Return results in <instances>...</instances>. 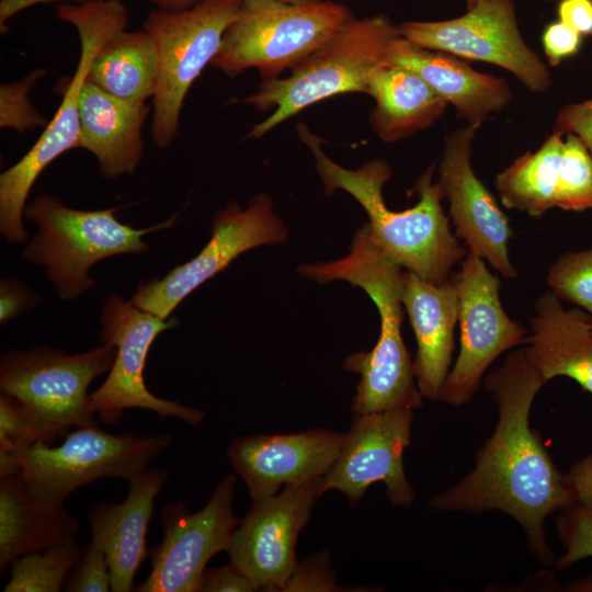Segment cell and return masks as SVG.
<instances>
[{
    "label": "cell",
    "instance_id": "cell-1",
    "mask_svg": "<svg viewBox=\"0 0 592 592\" xmlns=\"http://www.w3.org/2000/svg\"><path fill=\"white\" fill-rule=\"evenodd\" d=\"M545 384L524 348L512 350L486 376L485 387L498 409L493 432L476 452L474 468L433 496L429 506L437 512L502 511L520 524L532 555L551 565L545 521L573 504L576 497L567 474L558 471L530 426L533 401Z\"/></svg>",
    "mask_w": 592,
    "mask_h": 592
},
{
    "label": "cell",
    "instance_id": "cell-2",
    "mask_svg": "<svg viewBox=\"0 0 592 592\" xmlns=\"http://www.w3.org/2000/svg\"><path fill=\"white\" fill-rule=\"evenodd\" d=\"M297 129L316 159L326 193L343 190L362 205L371 234L385 253L426 282H447L452 269L468 250L451 231L449 217L442 206V190L439 182L432 181L435 166H429L415 182L417 204L396 212L385 204L383 196V187L392 175L385 160L374 159L355 170L343 168L325 153L320 138L306 125L299 123Z\"/></svg>",
    "mask_w": 592,
    "mask_h": 592
},
{
    "label": "cell",
    "instance_id": "cell-3",
    "mask_svg": "<svg viewBox=\"0 0 592 592\" xmlns=\"http://www.w3.org/2000/svg\"><path fill=\"white\" fill-rule=\"evenodd\" d=\"M298 272L315 282L345 281L360 287L378 309L380 332L377 343L371 351L353 353L343 362L344 369L361 376L352 411L367 413L421 408L423 396L401 335L405 271L376 243L368 224L355 232L345 257L330 262L301 264Z\"/></svg>",
    "mask_w": 592,
    "mask_h": 592
},
{
    "label": "cell",
    "instance_id": "cell-4",
    "mask_svg": "<svg viewBox=\"0 0 592 592\" xmlns=\"http://www.w3.org/2000/svg\"><path fill=\"white\" fill-rule=\"evenodd\" d=\"M401 36L386 14L350 19L321 47L291 69L286 78L263 80L242 103L265 112L263 122L247 134L258 139L301 110L328 98L365 93L371 72L386 61L395 39Z\"/></svg>",
    "mask_w": 592,
    "mask_h": 592
},
{
    "label": "cell",
    "instance_id": "cell-5",
    "mask_svg": "<svg viewBox=\"0 0 592 592\" xmlns=\"http://www.w3.org/2000/svg\"><path fill=\"white\" fill-rule=\"evenodd\" d=\"M56 15L71 24L80 41V56L68 80L61 103L34 146L0 175V231L10 243H23L25 203L39 174L55 159L79 148V96L90 65L103 44L126 30L129 12L122 0H90L56 5Z\"/></svg>",
    "mask_w": 592,
    "mask_h": 592
},
{
    "label": "cell",
    "instance_id": "cell-6",
    "mask_svg": "<svg viewBox=\"0 0 592 592\" xmlns=\"http://www.w3.org/2000/svg\"><path fill=\"white\" fill-rule=\"evenodd\" d=\"M351 10L331 0H242L210 65L229 77L257 69L273 80L327 43Z\"/></svg>",
    "mask_w": 592,
    "mask_h": 592
},
{
    "label": "cell",
    "instance_id": "cell-7",
    "mask_svg": "<svg viewBox=\"0 0 592 592\" xmlns=\"http://www.w3.org/2000/svg\"><path fill=\"white\" fill-rule=\"evenodd\" d=\"M123 206L98 210L68 207L58 197L43 194L24 209L37 225V232L23 250V258L46 267L47 277L59 297L72 300L83 295L94 281L89 270L99 261L124 253L148 250L143 237L171 228L177 216L158 225L136 229L121 223L115 212Z\"/></svg>",
    "mask_w": 592,
    "mask_h": 592
},
{
    "label": "cell",
    "instance_id": "cell-8",
    "mask_svg": "<svg viewBox=\"0 0 592 592\" xmlns=\"http://www.w3.org/2000/svg\"><path fill=\"white\" fill-rule=\"evenodd\" d=\"M115 356L116 348L106 343L78 354L45 345L11 349L0 360V389L22 403L38 442L50 445L72 428L96 425L88 388Z\"/></svg>",
    "mask_w": 592,
    "mask_h": 592
},
{
    "label": "cell",
    "instance_id": "cell-9",
    "mask_svg": "<svg viewBox=\"0 0 592 592\" xmlns=\"http://www.w3.org/2000/svg\"><path fill=\"white\" fill-rule=\"evenodd\" d=\"M172 442L169 434H112L96 425L77 428L61 444L36 442L11 453L29 493L47 504H65L70 493L101 478L130 481Z\"/></svg>",
    "mask_w": 592,
    "mask_h": 592
},
{
    "label": "cell",
    "instance_id": "cell-10",
    "mask_svg": "<svg viewBox=\"0 0 592 592\" xmlns=\"http://www.w3.org/2000/svg\"><path fill=\"white\" fill-rule=\"evenodd\" d=\"M242 0H202L183 10L155 8L143 29L157 52L158 75L152 96L150 135L166 149L179 134L185 96L218 52L225 30Z\"/></svg>",
    "mask_w": 592,
    "mask_h": 592
},
{
    "label": "cell",
    "instance_id": "cell-11",
    "mask_svg": "<svg viewBox=\"0 0 592 592\" xmlns=\"http://www.w3.org/2000/svg\"><path fill=\"white\" fill-rule=\"evenodd\" d=\"M101 323V339L116 348V356L106 379L89 394L90 410L111 425L121 420L126 409L134 408L178 418L194 426L201 424L205 417L202 410L157 397L145 383L149 349L161 332L177 326V319L160 318L112 294L103 305Z\"/></svg>",
    "mask_w": 592,
    "mask_h": 592
},
{
    "label": "cell",
    "instance_id": "cell-12",
    "mask_svg": "<svg viewBox=\"0 0 592 592\" xmlns=\"http://www.w3.org/2000/svg\"><path fill=\"white\" fill-rule=\"evenodd\" d=\"M399 30L417 46L501 67L531 92L543 93L551 86L547 66L521 34L514 0H486L460 16L406 21Z\"/></svg>",
    "mask_w": 592,
    "mask_h": 592
},
{
    "label": "cell",
    "instance_id": "cell-13",
    "mask_svg": "<svg viewBox=\"0 0 592 592\" xmlns=\"http://www.w3.org/2000/svg\"><path fill=\"white\" fill-rule=\"evenodd\" d=\"M451 280L458 298L459 352L439 400L458 407L476 396L499 355L525 343L526 331L504 311L500 280L482 258L468 251Z\"/></svg>",
    "mask_w": 592,
    "mask_h": 592
},
{
    "label": "cell",
    "instance_id": "cell-14",
    "mask_svg": "<svg viewBox=\"0 0 592 592\" xmlns=\"http://www.w3.org/2000/svg\"><path fill=\"white\" fill-rule=\"evenodd\" d=\"M288 229L274 213L269 194L252 197L247 207L230 201L217 210L212 236L193 259L170 270L163 277L141 281L132 297L138 308L168 319L174 308L243 252L260 246L281 244Z\"/></svg>",
    "mask_w": 592,
    "mask_h": 592
},
{
    "label": "cell",
    "instance_id": "cell-15",
    "mask_svg": "<svg viewBox=\"0 0 592 592\" xmlns=\"http://www.w3.org/2000/svg\"><path fill=\"white\" fill-rule=\"evenodd\" d=\"M236 477L227 475L206 505L191 513L181 501L161 510V542L149 550L150 572L137 592H196L209 559L227 551L240 524L232 511Z\"/></svg>",
    "mask_w": 592,
    "mask_h": 592
},
{
    "label": "cell",
    "instance_id": "cell-16",
    "mask_svg": "<svg viewBox=\"0 0 592 592\" xmlns=\"http://www.w3.org/2000/svg\"><path fill=\"white\" fill-rule=\"evenodd\" d=\"M323 477L287 485L274 497L253 502L236 528L227 553L254 585L284 591L296 566V543L316 501Z\"/></svg>",
    "mask_w": 592,
    "mask_h": 592
},
{
    "label": "cell",
    "instance_id": "cell-17",
    "mask_svg": "<svg viewBox=\"0 0 592 592\" xmlns=\"http://www.w3.org/2000/svg\"><path fill=\"white\" fill-rule=\"evenodd\" d=\"M412 421L410 408L355 413L339 456L323 476V491L342 492L354 508L371 485L383 482L391 503L409 508L415 492L406 477L403 453Z\"/></svg>",
    "mask_w": 592,
    "mask_h": 592
},
{
    "label": "cell",
    "instance_id": "cell-18",
    "mask_svg": "<svg viewBox=\"0 0 592 592\" xmlns=\"http://www.w3.org/2000/svg\"><path fill=\"white\" fill-rule=\"evenodd\" d=\"M478 128L466 124L445 138L437 182L448 202L457 238L503 277L514 278L517 271L509 253L512 237L509 219L471 166L473 141Z\"/></svg>",
    "mask_w": 592,
    "mask_h": 592
},
{
    "label": "cell",
    "instance_id": "cell-19",
    "mask_svg": "<svg viewBox=\"0 0 592 592\" xmlns=\"http://www.w3.org/2000/svg\"><path fill=\"white\" fill-rule=\"evenodd\" d=\"M343 442L344 434L325 429L248 435L231 442L227 457L252 501L260 502L274 497L282 486L323 477Z\"/></svg>",
    "mask_w": 592,
    "mask_h": 592
},
{
    "label": "cell",
    "instance_id": "cell-20",
    "mask_svg": "<svg viewBox=\"0 0 592 592\" xmlns=\"http://www.w3.org/2000/svg\"><path fill=\"white\" fill-rule=\"evenodd\" d=\"M168 477L167 469L148 467L128 481L123 502H99L90 510L91 542L106 557L112 592L135 588V576L149 555L146 537L155 500Z\"/></svg>",
    "mask_w": 592,
    "mask_h": 592
},
{
    "label": "cell",
    "instance_id": "cell-21",
    "mask_svg": "<svg viewBox=\"0 0 592 592\" xmlns=\"http://www.w3.org/2000/svg\"><path fill=\"white\" fill-rule=\"evenodd\" d=\"M386 61L421 76L468 125L480 127L512 99L505 79L479 72L462 58L417 46L402 36L390 45Z\"/></svg>",
    "mask_w": 592,
    "mask_h": 592
},
{
    "label": "cell",
    "instance_id": "cell-22",
    "mask_svg": "<svg viewBox=\"0 0 592 592\" xmlns=\"http://www.w3.org/2000/svg\"><path fill=\"white\" fill-rule=\"evenodd\" d=\"M402 304L417 341V385L423 397L439 400L451 371L458 321L455 286L451 277L443 284H433L405 271Z\"/></svg>",
    "mask_w": 592,
    "mask_h": 592
},
{
    "label": "cell",
    "instance_id": "cell-23",
    "mask_svg": "<svg viewBox=\"0 0 592 592\" xmlns=\"http://www.w3.org/2000/svg\"><path fill=\"white\" fill-rule=\"evenodd\" d=\"M152 112L147 103L115 98L88 80L79 96V148L98 160L100 174H132L144 153L143 126Z\"/></svg>",
    "mask_w": 592,
    "mask_h": 592
},
{
    "label": "cell",
    "instance_id": "cell-24",
    "mask_svg": "<svg viewBox=\"0 0 592 592\" xmlns=\"http://www.w3.org/2000/svg\"><path fill=\"white\" fill-rule=\"evenodd\" d=\"M534 311L524 348L531 363L546 383L566 376L592 395V318L566 310L553 292L537 298Z\"/></svg>",
    "mask_w": 592,
    "mask_h": 592
},
{
    "label": "cell",
    "instance_id": "cell-25",
    "mask_svg": "<svg viewBox=\"0 0 592 592\" xmlns=\"http://www.w3.org/2000/svg\"><path fill=\"white\" fill-rule=\"evenodd\" d=\"M365 93L375 100L369 115L372 128L386 143L432 126L448 105L417 72L387 61L371 72Z\"/></svg>",
    "mask_w": 592,
    "mask_h": 592
},
{
    "label": "cell",
    "instance_id": "cell-26",
    "mask_svg": "<svg viewBox=\"0 0 592 592\" xmlns=\"http://www.w3.org/2000/svg\"><path fill=\"white\" fill-rule=\"evenodd\" d=\"M65 504L35 500L18 476L0 478V573L16 558L76 539Z\"/></svg>",
    "mask_w": 592,
    "mask_h": 592
},
{
    "label": "cell",
    "instance_id": "cell-27",
    "mask_svg": "<svg viewBox=\"0 0 592 592\" xmlns=\"http://www.w3.org/2000/svg\"><path fill=\"white\" fill-rule=\"evenodd\" d=\"M158 58L150 35L144 30H123L95 54L87 80L102 91L134 103L152 99Z\"/></svg>",
    "mask_w": 592,
    "mask_h": 592
},
{
    "label": "cell",
    "instance_id": "cell-28",
    "mask_svg": "<svg viewBox=\"0 0 592 592\" xmlns=\"http://www.w3.org/2000/svg\"><path fill=\"white\" fill-rule=\"evenodd\" d=\"M562 135L553 132L534 152H525L496 177L502 204L531 217L556 207Z\"/></svg>",
    "mask_w": 592,
    "mask_h": 592
},
{
    "label": "cell",
    "instance_id": "cell-29",
    "mask_svg": "<svg viewBox=\"0 0 592 592\" xmlns=\"http://www.w3.org/2000/svg\"><path fill=\"white\" fill-rule=\"evenodd\" d=\"M81 548L72 539L42 551L21 556L10 565L4 592H58L77 563Z\"/></svg>",
    "mask_w": 592,
    "mask_h": 592
},
{
    "label": "cell",
    "instance_id": "cell-30",
    "mask_svg": "<svg viewBox=\"0 0 592 592\" xmlns=\"http://www.w3.org/2000/svg\"><path fill=\"white\" fill-rule=\"evenodd\" d=\"M555 205L563 210L592 208V156L574 134H566Z\"/></svg>",
    "mask_w": 592,
    "mask_h": 592
},
{
    "label": "cell",
    "instance_id": "cell-31",
    "mask_svg": "<svg viewBox=\"0 0 592 592\" xmlns=\"http://www.w3.org/2000/svg\"><path fill=\"white\" fill-rule=\"evenodd\" d=\"M547 284L559 299L592 316V249L560 255L549 267Z\"/></svg>",
    "mask_w": 592,
    "mask_h": 592
},
{
    "label": "cell",
    "instance_id": "cell-32",
    "mask_svg": "<svg viewBox=\"0 0 592 592\" xmlns=\"http://www.w3.org/2000/svg\"><path fill=\"white\" fill-rule=\"evenodd\" d=\"M46 73V69H35L25 77L0 87V126L18 133L47 126V118L33 105L30 92Z\"/></svg>",
    "mask_w": 592,
    "mask_h": 592
},
{
    "label": "cell",
    "instance_id": "cell-33",
    "mask_svg": "<svg viewBox=\"0 0 592 592\" xmlns=\"http://www.w3.org/2000/svg\"><path fill=\"white\" fill-rule=\"evenodd\" d=\"M555 525L565 548L557 560L558 569L592 557V508L574 502L558 512Z\"/></svg>",
    "mask_w": 592,
    "mask_h": 592
},
{
    "label": "cell",
    "instance_id": "cell-34",
    "mask_svg": "<svg viewBox=\"0 0 592 592\" xmlns=\"http://www.w3.org/2000/svg\"><path fill=\"white\" fill-rule=\"evenodd\" d=\"M64 590L69 592L111 591V573L106 557L92 542L87 543L81 549Z\"/></svg>",
    "mask_w": 592,
    "mask_h": 592
},
{
    "label": "cell",
    "instance_id": "cell-35",
    "mask_svg": "<svg viewBox=\"0 0 592 592\" xmlns=\"http://www.w3.org/2000/svg\"><path fill=\"white\" fill-rule=\"evenodd\" d=\"M38 442L34 424L22 403L0 396V451L13 452Z\"/></svg>",
    "mask_w": 592,
    "mask_h": 592
},
{
    "label": "cell",
    "instance_id": "cell-36",
    "mask_svg": "<svg viewBox=\"0 0 592 592\" xmlns=\"http://www.w3.org/2000/svg\"><path fill=\"white\" fill-rule=\"evenodd\" d=\"M329 555L321 553L297 563L284 591H339Z\"/></svg>",
    "mask_w": 592,
    "mask_h": 592
},
{
    "label": "cell",
    "instance_id": "cell-37",
    "mask_svg": "<svg viewBox=\"0 0 592 592\" xmlns=\"http://www.w3.org/2000/svg\"><path fill=\"white\" fill-rule=\"evenodd\" d=\"M582 35L561 21L546 26L542 36L544 53L550 66L574 56L581 46Z\"/></svg>",
    "mask_w": 592,
    "mask_h": 592
},
{
    "label": "cell",
    "instance_id": "cell-38",
    "mask_svg": "<svg viewBox=\"0 0 592 592\" xmlns=\"http://www.w3.org/2000/svg\"><path fill=\"white\" fill-rule=\"evenodd\" d=\"M554 132L574 134L592 156V99L562 106L557 114Z\"/></svg>",
    "mask_w": 592,
    "mask_h": 592
},
{
    "label": "cell",
    "instance_id": "cell-39",
    "mask_svg": "<svg viewBox=\"0 0 592 592\" xmlns=\"http://www.w3.org/2000/svg\"><path fill=\"white\" fill-rule=\"evenodd\" d=\"M42 299L23 283L15 278H5L0 283V321L1 325L38 306Z\"/></svg>",
    "mask_w": 592,
    "mask_h": 592
},
{
    "label": "cell",
    "instance_id": "cell-40",
    "mask_svg": "<svg viewBox=\"0 0 592 592\" xmlns=\"http://www.w3.org/2000/svg\"><path fill=\"white\" fill-rule=\"evenodd\" d=\"M258 588L234 563L205 569L197 592H253Z\"/></svg>",
    "mask_w": 592,
    "mask_h": 592
},
{
    "label": "cell",
    "instance_id": "cell-41",
    "mask_svg": "<svg viewBox=\"0 0 592 592\" xmlns=\"http://www.w3.org/2000/svg\"><path fill=\"white\" fill-rule=\"evenodd\" d=\"M557 15L580 35H592V0H559Z\"/></svg>",
    "mask_w": 592,
    "mask_h": 592
},
{
    "label": "cell",
    "instance_id": "cell-42",
    "mask_svg": "<svg viewBox=\"0 0 592 592\" xmlns=\"http://www.w3.org/2000/svg\"><path fill=\"white\" fill-rule=\"evenodd\" d=\"M567 477L573 490L576 502L592 508V454L573 464Z\"/></svg>",
    "mask_w": 592,
    "mask_h": 592
},
{
    "label": "cell",
    "instance_id": "cell-43",
    "mask_svg": "<svg viewBox=\"0 0 592 592\" xmlns=\"http://www.w3.org/2000/svg\"><path fill=\"white\" fill-rule=\"evenodd\" d=\"M90 0H1L0 1V25L1 32L8 30V22L16 14L44 3H65V2H84Z\"/></svg>",
    "mask_w": 592,
    "mask_h": 592
},
{
    "label": "cell",
    "instance_id": "cell-44",
    "mask_svg": "<svg viewBox=\"0 0 592 592\" xmlns=\"http://www.w3.org/2000/svg\"><path fill=\"white\" fill-rule=\"evenodd\" d=\"M157 9L161 10H183L194 5L202 0H147ZM285 1H309V0H285Z\"/></svg>",
    "mask_w": 592,
    "mask_h": 592
},
{
    "label": "cell",
    "instance_id": "cell-45",
    "mask_svg": "<svg viewBox=\"0 0 592 592\" xmlns=\"http://www.w3.org/2000/svg\"><path fill=\"white\" fill-rule=\"evenodd\" d=\"M560 590L563 592H592V574L576 579L561 587Z\"/></svg>",
    "mask_w": 592,
    "mask_h": 592
},
{
    "label": "cell",
    "instance_id": "cell-46",
    "mask_svg": "<svg viewBox=\"0 0 592 592\" xmlns=\"http://www.w3.org/2000/svg\"><path fill=\"white\" fill-rule=\"evenodd\" d=\"M467 3V8H470L479 2L486 1V0H465Z\"/></svg>",
    "mask_w": 592,
    "mask_h": 592
},
{
    "label": "cell",
    "instance_id": "cell-47",
    "mask_svg": "<svg viewBox=\"0 0 592 592\" xmlns=\"http://www.w3.org/2000/svg\"><path fill=\"white\" fill-rule=\"evenodd\" d=\"M547 1H554V0H547Z\"/></svg>",
    "mask_w": 592,
    "mask_h": 592
},
{
    "label": "cell",
    "instance_id": "cell-48",
    "mask_svg": "<svg viewBox=\"0 0 592 592\" xmlns=\"http://www.w3.org/2000/svg\"><path fill=\"white\" fill-rule=\"evenodd\" d=\"M591 329H592V323H591Z\"/></svg>",
    "mask_w": 592,
    "mask_h": 592
}]
</instances>
